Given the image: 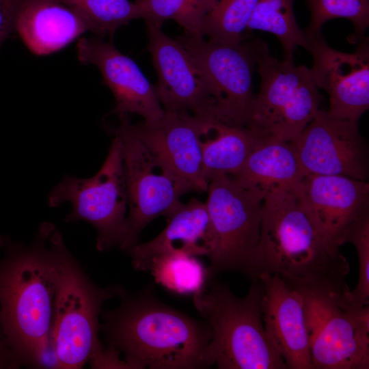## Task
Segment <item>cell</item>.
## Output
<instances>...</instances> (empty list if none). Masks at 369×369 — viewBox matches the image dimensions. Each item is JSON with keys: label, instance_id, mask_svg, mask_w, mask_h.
I'll use <instances>...</instances> for the list:
<instances>
[{"label": "cell", "instance_id": "obj_27", "mask_svg": "<svg viewBox=\"0 0 369 369\" xmlns=\"http://www.w3.org/2000/svg\"><path fill=\"white\" fill-rule=\"evenodd\" d=\"M310 20L304 30L308 37L321 33L323 25L334 18L349 20L354 33L348 41L358 43L364 40L369 27V0H307Z\"/></svg>", "mask_w": 369, "mask_h": 369}, {"label": "cell", "instance_id": "obj_20", "mask_svg": "<svg viewBox=\"0 0 369 369\" xmlns=\"http://www.w3.org/2000/svg\"><path fill=\"white\" fill-rule=\"evenodd\" d=\"M87 31L84 21L57 0H24L15 23V33L36 55L59 51Z\"/></svg>", "mask_w": 369, "mask_h": 369}, {"label": "cell", "instance_id": "obj_1", "mask_svg": "<svg viewBox=\"0 0 369 369\" xmlns=\"http://www.w3.org/2000/svg\"><path fill=\"white\" fill-rule=\"evenodd\" d=\"M69 254L60 232L46 222L31 244L12 247L0 264V338L17 366H33L52 340L55 299Z\"/></svg>", "mask_w": 369, "mask_h": 369}, {"label": "cell", "instance_id": "obj_4", "mask_svg": "<svg viewBox=\"0 0 369 369\" xmlns=\"http://www.w3.org/2000/svg\"><path fill=\"white\" fill-rule=\"evenodd\" d=\"M252 281L243 298L215 277L193 294L195 308L210 328L209 362L219 369H286L264 329L261 282Z\"/></svg>", "mask_w": 369, "mask_h": 369}, {"label": "cell", "instance_id": "obj_31", "mask_svg": "<svg viewBox=\"0 0 369 369\" xmlns=\"http://www.w3.org/2000/svg\"><path fill=\"white\" fill-rule=\"evenodd\" d=\"M3 366H12V362L8 348L0 339V368Z\"/></svg>", "mask_w": 369, "mask_h": 369}, {"label": "cell", "instance_id": "obj_30", "mask_svg": "<svg viewBox=\"0 0 369 369\" xmlns=\"http://www.w3.org/2000/svg\"><path fill=\"white\" fill-rule=\"evenodd\" d=\"M24 0H0V49L14 33L18 11Z\"/></svg>", "mask_w": 369, "mask_h": 369}, {"label": "cell", "instance_id": "obj_11", "mask_svg": "<svg viewBox=\"0 0 369 369\" xmlns=\"http://www.w3.org/2000/svg\"><path fill=\"white\" fill-rule=\"evenodd\" d=\"M176 40L204 74L220 119L248 126L256 98L252 84L256 65L254 40L226 44L187 35Z\"/></svg>", "mask_w": 369, "mask_h": 369}, {"label": "cell", "instance_id": "obj_12", "mask_svg": "<svg viewBox=\"0 0 369 369\" xmlns=\"http://www.w3.org/2000/svg\"><path fill=\"white\" fill-rule=\"evenodd\" d=\"M291 143L305 174L368 181V150L358 122L333 118L320 109Z\"/></svg>", "mask_w": 369, "mask_h": 369}, {"label": "cell", "instance_id": "obj_7", "mask_svg": "<svg viewBox=\"0 0 369 369\" xmlns=\"http://www.w3.org/2000/svg\"><path fill=\"white\" fill-rule=\"evenodd\" d=\"M51 207L72 206L65 221H85L97 231L96 249L105 251L122 243L127 224L128 199L119 139L114 136L100 169L92 177L67 176L47 196Z\"/></svg>", "mask_w": 369, "mask_h": 369}, {"label": "cell", "instance_id": "obj_5", "mask_svg": "<svg viewBox=\"0 0 369 369\" xmlns=\"http://www.w3.org/2000/svg\"><path fill=\"white\" fill-rule=\"evenodd\" d=\"M254 42L260 87L248 127L262 139L292 141L320 109L322 95L310 68L274 57L260 39Z\"/></svg>", "mask_w": 369, "mask_h": 369}, {"label": "cell", "instance_id": "obj_2", "mask_svg": "<svg viewBox=\"0 0 369 369\" xmlns=\"http://www.w3.org/2000/svg\"><path fill=\"white\" fill-rule=\"evenodd\" d=\"M120 304L103 312L107 348L124 355L128 368L200 369L211 366L208 323L170 307L146 288L131 294L116 287Z\"/></svg>", "mask_w": 369, "mask_h": 369}, {"label": "cell", "instance_id": "obj_16", "mask_svg": "<svg viewBox=\"0 0 369 369\" xmlns=\"http://www.w3.org/2000/svg\"><path fill=\"white\" fill-rule=\"evenodd\" d=\"M77 55L81 64L94 65L100 72L115 100L113 113H135L147 122L164 115L156 85L150 83L135 62L111 42L99 37L82 38L77 44Z\"/></svg>", "mask_w": 369, "mask_h": 369}, {"label": "cell", "instance_id": "obj_22", "mask_svg": "<svg viewBox=\"0 0 369 369\" xmlns=\"http://www.w3.org/2000/svg\"><path fill=\"white\" fill-rule=\"evenodd\" d=\"M262 139L248 126L221 120L210 122L201 137L205 180L209 183L217 176L234 174Z\"/></svg>", "mask_w": 369, "mask_h": 369}, {"label": "cell", "instance_id": "obj_29", "mask_svg": "<svg viewBox=\"0 0 369 369\" xmlns=\"http://www.w3.org/2000/svg\"><path fill=\"white\" fill-rule=\"evenodd\" d=\"M352 243L357 251L359 276L355 288L348 290L345 297L353 305H369V211L364 213L347 231L344 243Z\"/></svg>", "mask_w": 369, "mask_h": 369}, {"label": "cell", "instance_id": "obj_28", "mask_svg": "<svg viewBox=\"0 0 369 369\" xmlns=\"http://www.w3.org/2000/svg\"><path fill=\"white\" fill-rule=\"evenodd\" d=\"M258 0H216L204 26L208 40L238 44L245 39L244 33Z\"/></svg>", "mask_w": 369, "mask_h": 369}, {"label": "cell", "instance_id": "obj_13", "mask_svg": "<svg viewBox=\"0 0 369 369\" xmlns=\"http://www.w3.org/2000/svg\"><path fill=\"white\" fill-rule=\"evenodd\" d=\"M147 49L158 76L156 85L165 111H185L208 120H221L211 89L183 46L161 27L146 24Z\"/></svg>", "mask_w": 369, "mask_h": 369}, {"label": "cell", "instance_id": "obj_10", "mask_svg": "<svg viewBox=\"0 0 369 369\" xmlns=\"http://www.w3.org/2000/svg\"><path fill=\"white\" fill-rule=\"evenodd\" d=\"M112 295L111 290L93 284L69 254L59 280L51 332L60 368H81L101 354L99 316Z\"/></svg>", "mask_w": 369, "mask_h": 369}, {"label": "cell", "instance_id": "obj_17", "mask_svg": "<svg viewBox=\"0 0 369 369\" xmlns=\"http://www.w3.org/2000/svg\"><path fill=\"white\" fill-rule=\"evenodd\" d=\"M297 191L321 235L338 248L344 244V236L352 224L369 211L368 181L305 174Z\"/></svg>", "mask_w": 369, "mask_h": 369}, {"label": "cell", "instance_id": "obj_3", "mask_svg": "<svg viewBox=\"0 0 369 369\" xmlns=\"http://www.w3.org/2000/svg\"><path fill=\"white\" fill-rule=\"evenodd\" d=\"M297 189H275L264 195L255 279L266 273L297 290L346 292L349 264L321 235Z\"/></svg>", "mask_w": 369, "mask_h": 369}, {"label": "cell", "instance_id": "obj_9", "mask_svg": "<svg viewBox=\"0 0 369 369\" xmlns=\"http://www.w3.org/2000/svg\"><path fill=\"white\" fill-rule=\"evenodd\" d=\"M128 115H119L113 135L121 144L128 199L126 232L120 245L126 251L137 243L152 220L169 217L191 187L159 160L129 130Z\"/></svg>", "mask_w": 369, "mask_h": 369}, {"label": "cell", "instance_id": "obj_24", "mask_svg": "<svg viewBox=\"0 0 369 369\" xmlns=\"http://www.w3.org/2000/svg\"><path fill=\"white\" fill-rule=\"evenodd\" d=\"M146 24L159 27L168 20L180 25L185 35L204 37V26L216 0H135Z\"/></svg>", "mask_w": 369, "mask_h": 369}, {"label": "cell", "instance_id": "obj_14", "mask_svg": "<svg viewBox=\"0 0 369 369\" xmlns=\"http://www.w3.org/2000/svg\"><path fill=\"white\" fill-rule=\"evenodd\" d=\"M308 39L314 81L329 96L327 113L333 118L359 122L369 108L368 38L357 43L356 50L350 53L329 46L322 34Z\"/></svg>", "mask_w": 369, "mask_h": 369}, {"label": "cell", "instance_id": "obj_15", "mask_svg": "<svg viewBox=\"0 0 369 369\" xmlns=\"http://www.w3.org/2000/svg\"><path fill=\"white\" fill-rule=\"evenodd\" d=\"M208 120L185 111H165L159 120L127 125L131 132L192 191H206L201 137Z\"/></svg>", "mask_w": 369, "mask_h": 369}, {"label": "cell", "instance_id": "obj_19", "mask_svg": "<svg viewBox=\"0 0 369 369\" xmlns=\"http://www.w3.org/2000/svg\"><path fill=\"white\" fill-rule=\"evenodd\" d=\"M167 219V226L158 236L126 251L135 269L146 271L152 259L166 254L208 257L213 250L214 234L205 202L197 198L181 202Z\"/></svg>", "mask_w": 369, "mask_h": 369}, {"label": "cell", "instance_id": "obj_23", "mask_svg": "<svg viewBox=\"0 0 369 369\" xmlns=\"http://www.w3.org/2000/svg\"><path fill=\"white\" fill-rule=\"evenodd\" d=\"M295 0H258L246 31L260 30L269 32L279 40L284 59L293 60L298 46L305 49L309 39L298 25L293 10Z\"/></svg>", "mask_w": 369, "mask_h": 369}, {"label": "cell", "instance_id": "obj_18", "mask_svg": "<svg viewBox=\"0 0 369 369\" xmlns=\"http://www.w3.org/2000/svg\"><path fill=\"white\" fill-rule=\"evenodd\" d=\"M262 320L266 334L288 369H312L301 293L275 275L260 273Z\"/></svg>", "mask_w": 369, "mask_h": 369}, {"label": "cell", "instance_id": "obj_25", "mask_svg": "<svg viewBox=\"0 0 369 369\" xmlns=\"http://www.w3.org/2000/svg\"><path fill=\"white\" fill-rule=\"evenodd\" d=\"M146 271H150L156 283L180 295L194 294L208 279L207 267L197 257L181 252L154 258Z\"/></svg>", "mask_w": 369, "mask_h": 369}, {"label": "cell", "instance_id": "obj_6", "mask_svg": "<svg viewBox=\"0 0 369 369\" xmlns=\"http://www.w3.org/2000/svg\"><path fill=\"white\" fill-rule=\"evenodd\" d=\"M207 191L205 203L215 238L214 249L208 256V277L238 271L255 279L264 195L228 174L212 178Z\"/></svg>", "mask_w": 369, "mask_h": 369}, {"label": "cell", "instance_id": "obj_21", "mask_svg": "<svg viewBox=\"0 0 369 369\" xmlns=\"http://www.w3.org/2000/svg\"><path fill=\"white\" fill-rule=\"evenodd\" d=\"M305 175L291 141L263 139L230 176L264 195L275 189H295Z\"/></svg>", "mask_w": 369, "mask_h": 369}, {"label": "cell", "instance_id": "obj_8", "mask_svg": "<svg viewBox=\"0 0 369 369\" xmlns=\"http://www.w3.org/2000/svg\"><path fill=\"white\" fill-rule=\"evenodd\" d=\"M304 299L312 369L369 368V306L346 293L299 290Z\"/></svg>", "mask_w": 369, "mask_h": 369}, {"label": "cell", "instance_id": "obj_26", "mask_svg": "<svg viewBox=\"0 0 369 369\" xmlns=\"http://www.w3.org/2000/svg\"><path fill=\"white\" fill-rule=\"evenodd\" d=\"M73 10L89 31L112 37L120 27L142 18L140 7L128 0H57Z\"/></svg>", "mask_w": 369, "mask_h": 369}]
</instances>
